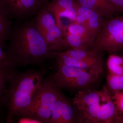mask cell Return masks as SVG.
<instances>
[{
	"label": "cell",
	"mask_w": 123,
	"mask_h": 123,
	"mask_svg": "<svg viewBox=\"0 0 123 123\" xmlns=\"http://www.w3.org/2000/svg\"><path fill=\"white\" fill-rule=\"evenodd\" d=\"M7 41L5 51L10 69L30 65H41L55 56V51L49 49L37 30L35 21L26 20L13 25Z\"/></svg>",
	"instance_id": "obj_1"
},
{
	"label": "cell",
	"mask_w": 123,
	"mask_h": 123,
	"mask_svg": "<svg viewBox=\"0 0 123 123\" xmlns=\"http://www.w3.org/2000/svg\"><path fill=\"white\" fill-rule=\"evenodd\" d=\"M43 71L30 69L19 73L8 69V86L2 104L7 110V122H13V118L30 109L37 101L42 89Z\"/></svg>",
	"instance_id": "obj_2"
},
{
	"label": "cell",
	"mask_w": 123,
	"mask_h": 123,
	"mask_svg": "<svg viewBox=\"0 0 123 123\" xmlns=\"http://www.w3.org/2000/svg\"><path fill=\"white\" fill-rule=\"evenodd\" d=\"M123 49V14L106 19L89 50L115 52Z\"/></svg>",
	"instance_id": "obj_3"
},
{
	"label": "cell",
	"mask_w": 123,
	"mask_h": 123,
	"mask_svg": "<svg viewBox=\"0 0 123 123\" xmlns=\"http://www.w3.org/2000/svg\"><path fill=\"white\" fill-rule=\"evenodd\" d=\"M59 90L52 78L44 79L37 101L30 109L19 116L30 118L39 123H50L52 111L57 99Z\"/></svg>",
	"instance_id": "obj_4"
},
{
	"label": "cell",
	"mask_w": 123,
	"mask_h": 123,
	"mask_svg": "<svg viewBox=\"0 0 123 123\" xmlns=\"http://www.w3.org/2000/svg\"><path fill=\"white\" fill-rule=\"evenodd\" d=\"M103 89L101 91H80L73 99L78 110L77 121L80 123H96L102 102Z\"/></svg>",
	"instance_id": "obj_5"
},
{
	"label": "cell",
	"mask_w": 123,
	"mask_h": 123,
	"mask_svg": "<svg viewBox=\"0 0 123 123\" xmlns=\"http://www.w3.org/2000/svg\"><path fill=\"white\" fill-rule=\"evenodd\" d=\"M11 19L22 21L35 15L44 6L37 0H0Z\"/></svg>",
	"instance_id": "obj_6"
},
{
	"label": "cell",
	"mask_w": 123,
	"mask_h": 123,
	"mask_svg": "<svg viewBox=\"0 0 123 123\" xmlns=\"http://www.w3.org/2000/svg\"><path fill=\"white\" fill-rule=\"evenodd\" d=\"M77 6L74 0H52L45 7L55 18L57 25L62 29V18H66L72 22L76 21Z\"/></svg>",
	"instance_id": "obj_7"
},
{
	"label": "cell",
	"mask_w": 123,
	"mask_h": 123,
	"mask_svg": "<svg viewBox=\"0 0 123 123\" xmlns=\"http://www.w3.org/2000/svg\"><path fill=\"white\" fill-rule=\"evenodd\" d=\"M76 12V22L85 27L96 37L106 19L93 10L78 4Z\"/></svg>",
	"instance_id": "obj_8"
},
{
	"label": "cell",
	"mask_w": 123,
	"mask_h": 123,
	"mask_svg": "<svg viewBox=\"0 0 123 123\" xmlns=\"http://www.w3.org/2000/svg\"><path fill=\"white\" fill-rule=\"evenodd\" d=\"M54 55L57 57V64L73 66L87 70H96L102 73H103L102 56L94 59L83 60L66 56L60 54L58 52H55Z\"/></svg>",
	"instance_id": "obj_9"
},
{
	"label": "cell",
	"mask_w": 123,
	"mask_h": 123,
	"mask_svg": "<svg viewBox=\"0 0 123 123\" xmlns=\"http://www.w3.org/2000/svg\"><path fill=\"white\" fill-rule=\"evenodd\" d=\"M102 103L96 118V123H114L118 115L112 97L107 88L104 86Z\"/></svg>",
	"instance_id": "obj_10"
},
{
	"label": "cell",
	"mask_w": 123,
	"mask_h": 123,
	"mask_svg": "<svg viewBox=\"0 0 123 123\" xmlns=\"http://www.w3.org/2000/svg\"><path fill=\"white\" fill-rule=\"evenodd\" d=\"M57 64V71L52 78L58 88H68L70 84L80 74L87 70L64 65Z\"/></svg>",
	"instance_id": "obj_11"
},
{
	"label": "cell",
	"mask_w": 123,
	"mask_h": 123,
	"mask_svg": "<svg viewBox=\"0 0 123 123\" xmlns=\"http://www.w3.org/2000/svg\"><path fill=\"white\" fill-rule=\"evenodd\" d=\"M41 35L51 51H61L69 47L64 37L62 29L57 25L48 28Z\"/></svg>",
	"instance_id": "obj_12"
},
{
	"label": "cell",
	"mask_w": 123,
	"mask_h": 123,
	"mask_svg": "<svg viewBox=\"0 0 123 123\" xmlns=\"http://www.w3.org/2000/svg\"><path fill=\"white\" fill-rule=\"evenodd\" d=\"M79 5L88 8L105 19L113 17L117 11L108 0H75Z\"/></svg>",
	"instance_id": "obj_13"
},
{
	"label": "cell",
	"mask_w": 123,
	"mask_h": 123,
	"mask_svg": "<svg viewBox=\"0 0 123 123\" xmlns=\"http://www.w3.org/2000/svg\"><path fill=\"white\" fill-rule=\"evenodd\" d=\"M102 73L94 70H86L79 74L69 86L70 89L87 88L98 80Z\"/></svg>",
	"instance_id": "obj_14"
},
{
	"label": "cell",
	"mask_w": 123,
	"mask_h": 123,
	"mask_svg": "<svg viewBox=\"0 0 123 123\" xmlns=\"http://www.w3.org/2000/svg\"><path fill=\"white\" fill-rule=\"evenodd\" d=\"M63 28L81 39L90 48L94 44L96 36L89 30L76 22H73Z\"/></svg>",
	"instance_id": "obj_15"
},
{
	"label": "cell",
	"mask_w": 123,
	"mask_h": 123,
	"mask_svg": "<svg viewBox=\"0 0 123 123\" xmlns=\"http://www.w3.org/2000/svg\"><path fill=\"white\" fill-rule=\"evenodd\" d=\"M11 19L0 1V43L3 47L8 40L13 26Z\"/></svg>",
	"instance_id": "obj_16"
},
{
	"label": "cell",
	"mask_w": 123,
	"mask_h": 123,
	"mask_svg": "<svg viewBox=\"0 0 123 123\" xmlns=\"http://www.w3.org/2000/svg\"><path fill=\"white\" fill-rule=\"evenodd\" d=\"M61 55L80 60L94 59L102 56L101 52H94L90 50H82L72 49L63 51H58Z\"/></svg>",
	"instance_id": "obj_17"
},
{
	"label": "cell",
	"mask_w": 123,
	"mask_h": 123,
	"mask_svg": "<svg viewBox=\"0 0 123 123\" xmlns=\"http://www.w3.org/2000/svg\"><path fill=\"white\" fill-rule=\"evenodd\" d=\"M106 64L109 73L123 75V56L111 54L108 58Z\"/></svg>",
	"instance_id": "obj_18"
},
{
	"label": "cell",
	"mask_w": 123,
	"mask_h": 123,
	"mask_svg": "<svg viewBox=\"0 0 123 123\" xmlns=\"http://www.w3.org/2000/svg\"><path fill=\"white\" fill-rule=\"evenodd\" d=\"M65 98V96L59 90L57 99L55 102L52 111L50 123H61L62 116Z\"/></svg>",
	"instance_id": "obj_19"
},
{
	"label": "cell",
	"mask_w": 123,
	"mask_h": 123,
	"mask_svg": "<svg viewBox=\"0 0 123 123\" xmlns=\"http://www.w3.org/2000/svg\"><path fill=\"white\" fill-rule=\"evenodd\" d=\"M64 37L69 47L72 49L76 50H86L89 47L79 37L71 34L63 28H62Z\"/></svg>",
	"instance_id": "obj_20"
},
{
	"label": "cell",
	"mask_w": 123,
	"mask_h": 123,
	"mask_svg": "<svg viewBox=\"0 0 123 123\" xmlns=\"http://www.w3.org/2000/svg\"><path fill=\"white\" fill-rule=\"evenodd\" d=\"M108 88L114 94L116 92L123 91V75L108 73L106 77Z\"/></svg>",
	"instance_id": "obj_21"
},
{
	"label": "cell",
	"mask_w": 123,
	"mask_h": 123,
	"mask_svg": "<svg viewBox=\"0 0 123 123\" xmlns=\"http://www.w3.org/2000/svg\"><path fill=\"white\" fill-rule=\"evenodd\" d=\"M73 105V103H71L65 97L61 123H70L73 122L75 111Z\"/></svg>",
	"instance_id": "obj_22"
},
{
	"label": "cell",
	"mask_w": 123,
	"mask_h": 123,
	"mask_svg": "<svg viewBox=\"0 0 123 123\" xmlns=\"http://www.w3.org/2000/svg\"><path fill=\"white\" fill-rule=\"evenodd\" d=\"M8 68H0V108L2 104V100L7 87Z\"/></svg>",
	"instance_id": "obj_23"
},
{
	"label": "cell",
	"mask_w": 123,
	"mask_h": 123,
	"mask_svg": "<svg viewBox=\"0 0 123 123\" xmlns=\"http://www.w3.org/2000/svg\"><path fill=\"white\" fill-rule=\"evenodd\" d=\"M112 98L118 111V115L123 114V91L116 93Z\"/></svg>",
	"instance_id": "obj_24"
},
{
	"label": "cell",
	"mask_w": 123,
	"mask_h": 123,
	"mask_svg": "<svg viewBox=\"0 0 123 123\" xmlns=\"http://www.w3.org/2000/svg\"><path fill=\"white\" fill-rule=\"evenodd\" d=\"M3 48L0 43V68H9L8 58L6 52L3 50Z\"/></svg>",
	"instance_id": "obj_25"
},
{
	"label": "cell",
	"mask_w": 123,
	"mask_h": 123,
	"mask_svg": "<svg viewBox=\"0 0 123 123\" xmlns=\"http://www.w3.org/2000/svg\"><path fill=\"white\" fill-rule=\"evenodd\" d=\"M113 6L117 12L123 13V0H108Z\"/></svg>",
	"instance_id": "obj_26"
},
{
	"label": "cell",
	"mask_w": 123,
	"mask_h": 123,
	"mask_svg": "<svg viewBox=\"0 0 123 123\" xmlns=\"http://www.w3.org/2000/svg\"><path fill=\"white\" fill-rule=\"evenodd\" d=\"M114 123H123V114L118 115L116 117Z\"/></svg>",
	"instance_id": "obj_27"
},
{
	"label": "cell",
	"mask_w": 123,
	"mask_h": 123,
	"mask_svg": "<svg viewBox=\"0 0 123 123\" xmlns=\"http://www.w3.org/2000/svg\"><path fill=\"white\" fill-rule=\"evenodd\" d=\"M44 7H45L52 0H37Z\"/></svg>",
	"instance_id": "obj_28"
}]
</instances>
